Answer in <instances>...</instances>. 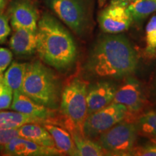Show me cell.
Returning <instances> with one entry per match:
<instances>
[{"mask_svg": "<svg viewBox=\"0 0 156 156\" xmlns=\"http://www.w3.org/2000/svg\"><path fill=\"white\" fill-rule=\"evenodd\" d=\"M137 64V54L129 41L122 35L110 34L98 39L85 67L96 77L122 79L130 77Z\"/></svg>", "mask_w": 156, "mask_h": 156, "instance_id": "cell-1", "label": "cell"}, {"mask_svg": "<svg viewBox=\"0 0 156 156\" xmlns=\"http://www.w3.org/2000/svg\"><path fill=\"white\" fill-rule=\"evenodd\" d=\"M37 34L36 52L43 62L59 71L69 69L75 64L77 57L75 41L49 12L41 15Z\"/></svg>", "mask_w": 156, "mask_h": 156, "instance_id": "cell-2", "label": "cell"}, {"mask_svg": "<svg viewBox=\"0 0 156 156\" xmlns=\"http://www.w3.org/2000/svg\"><path fill=\"white\" fill-rule=\"evenodd\" d=\"M22 93L38 104L57 110L61 100L59 80L41 60L26 63Z\"/></svg>", "mask_w": 156, "mask_h": 156, "instance_id": "cell-3", "label": "cell"}, {"mask_svg": "<svg viewBox=\"0 0 156 156\" xmlns=\"http://www.w3.org/2000/svg\"><path fill=\"white\" fill-rule=\"evenodd\" d=\"M88 85L86 80L78 77L72 78L64 85L59 105L60 113L64 117L63 126L71 125L83 131V124L87 116Z\"/></svg>", "mask_w": 156, "mask_h": 156, "instance_id": "cell-4", "label": "cell"}, {"mask_svg": "<svg viewBox=\"0 0 156 156\" xmlns=\"http://www.w3.org/2000/svg\"><path fill=\"white\" fill-rule=\"evenodd\" d=\"M47 7L78 36L93 26V0H43Z\"/></svg>", "mask_w": 156, "mask_h": 156, "instance_id": "cell-5", "label": "cell"}, {"mask_svg": "<svg viewBox=\"0 0 156 156\" xmlns=\"http://www.w3.org/2000/svg\"><path fill=\"white\" fill-rule=\"evenodd\" d=\"M136 123L122 120L95 140L106 152L113 153H130L137 136Z\"/></svg>", "mask_w": 156, "mask_h": 156, "instance_id": "cell-6", "label": "cell"}, {"mask_svg": "<svg viewBox=\"0 0 156 156\" xmlns=\"http://www.w3.org/2000/svg\"><path fill=\"white\" fill-rule=\"evenodd\" d=\"M128 112V109L124 105L113 102L104 108L87 115L83 124L84 135L95 140L103 132L124 120Z\"/></svg>", "mask_w": 156, "mask_h": 156, "instance_id": "cell-7", "label": "cell"}, {"mask_svg": "<svg viewBox=\"0 0 156 156\" xmlns=\"http://www.w3.org/2000/svg\"><path fill=\"white\" fill-rule=\"evenodd\" d=\"M7 9L13 30L24 28L37 30L41 15L38 0H10Z\"/></svg>", "mask_w": 156, "mask_h": 156, "instance_id": "cell-8", "label": "cell"}, {"mask_svg": "<svg viewBox=\"0 0 156 156\" xmlns=\"http://www.w3.org/2000/svg\"><path fill=\"white\" fill-rule=\"evenodd\" d=\"M98 21L103 32L117 34L129 29L133 20L126 6L111 3L101 12Z\"/></svg>", "mask_w": 156, "mask_h": 156, "instance_id": "cell-9", "label": "cell"}, {"mask_svg": "<svg viewBox=\"0 0 156 156\" xmlns=\"http://www.w3.org/2000/svg\"><path fill=\"white\" fill-rule=\"evenodd\" d=\"M10 108L15 112L46 119L49 121V124L61 126V122L58 121L61 119V117L56 114L57 110L48 108L38 104L22 92L13 93V99Z\"/></svg>", "mask_w": 156, "mask_h": 156, "instance_id": "cell-10", "label": "cell"}, {"mask_svg": "<svg viewBox=\"0 0 156 156\" xmlns=\"http://www.w3.org/2000/svg\"><path fill=\"white\" fill-rule=\"evenodd\" d=\"M116 90V85L110 81L101 80L89 85L87 93V115L113 103Z\"/></svg>", "mask_w": 156, "mask_h": 156, "instance_id": "cell-11", "label": "cell"}, {"mask_svg": "<svg viewBox=\"0 0 156 156\" xmlns=\"http://www.w3.org/2000/svg\"><path fill=\"white\" fill-rule=\"evenodd\" d=\"M1 155L7 156H54L63 155L56 148L44 147L30 140L16 136L5 146Z\"/></svg>", "mask_w": 156, "mask_h": 156, "instance_id": "cell-12", "label": "cell"}, {"mask_svg": "<svg viewBox=\"0 0 156 156\" xmlns=\"http://www.w3.org/2000/svg\"><path fill=\"white\" fill-rule=\"evenodd\" d=\"M113 102L124 105L129 112H139L144 104V95L139 81L132 77L127 78L119 87H117Z\"/></svg>", "mask_w": 156, "mask_h": 156, "instance_id": "cell-13", "label": "cell"}, {"mask_svg": "<svg viewBox=\"0 0 156 156\" xmlns=\"http://www.w3.org/2000/svg\"><path fill=\"white\" fill-rule=\"evenodd\" d=\"M9 39L11 50L18 56H30L36 52L37 30L24 28L15 29Z\"/></svg>", "mask_w": 156, "mask_h": 156, "instance_id": "cell-14", "label": "cell"}, {"mask_svg": "<svg viewBox=\"0 0 156 156\" xmlns=\"http://www.w3.org/2000/svg\"><path fill=\"white\" fill-rule=\"evenodd\" d=\"M53 138L56 147L62 154L69 155H77V150L72 134L64 126L53 124H43Z\"/></svg>", "mask_w": 156, "mask_h": 156, "instance_id": "cell-15", "label": "cell"}, {"mask_svg": "<svg viewBox=\"0 0 156 156\" xmlns=\"http://www.w3.org/2000/svg\"><path fill=\"white\" fill-rule=\"evenodd\" d=\"M17 131L20 137L29 140L44 147L56 148L51 135L43 124L37 123L26 124L17 128Z\"/></svg>", "mask_w": 156, "mask_h": 156, "instance_id": "cell-16", "label": "cell"}, {"mask_svg": "<svg viewBox=\"0 0 156 156\" xmlns=\"http://www.w3.org/2000/svg\"><path fill=\"white\" fill-rule=\"evenodd\" d=\"M71 133L77 150V156H101L105 151L99 144L84 135L83 132L73 126L66 128Z\"/></svg>", "mask_w": 156, "mask_h": 156, "instance_id": "cell-17", "label": "cell"}, {"mask_svg": "<svg viewBox=\"0 0 156 156\" xmlns=\"http://www.w3.org/2000/svg\"><path fill=\"white\" fill-rule=\"evenodd\" d=\"M31 123L44 124L50 122L46 119L18 112H0V127L2 128L17 129L24 124Z\"/></svg>", "mask_w": 156, "mask_h": 156, "instance_id": "cell-18", "label": "cell"}, {"mask_svg": "<svg viewBox=\"0 0 156 156\" xmlns=\"http://www.w3.org/2000/svg\"><path fill=\"white\" fill-rule=\"evenodd\" d=\"M25 67L26 63H18L13 62L4 75L3 79L5 83L10 87L13 93L22 92Z\"/></svg>", "mask_w": 156, "mask_h": 156, "instance_id": "cell-19", "label": "cell"}, {"mask_svg": "<svg viewBox=\"0 0 156 156\" xmlns=\"http://www.w3.org/2000/svg\"><path fill=\"white\" fill-rule=\"evenodd\" d=\"M126 8L132 20L140 21L156 12V0H135Z\"/></svg>", "mask_w": 156, "mask_h": 156, "instance_id": "cell-20", "label": "cell"}, {"mask_svg": "<svg viewBox=\"0 0 156 156\" xmlns=\"http://www.w3.org/2000/svg\"><path fill=\"white\" fill-rule=\"evenodd\" d=\"M138 131L156 140V111H150L138 119Z\"/></svg>", "mask_w": 156, "mask_h": 156, "instance_id": "cell-21", "label": "cell"}, {"mask_svg": "<svg viewBox=\"0 0 156 156\" xmlns=\"http://www.w3.org/2000/svg\"><path fill=\"white\" fill-rule=\"evenodd\" d=\"M146 42L148 51L156 50V15L151 17L146 26Z\"/></svg>", "mask_w": 156, "mask_h": 156, "instance_id": "cell-22", "label": "cell"}, {"mask_svg": "<svg viewBox=\"0 0 156 156\" xmlns=\"http://www.w3.org/2000/svg\"><path fill=\"white\" fill-rule=\"evenodd\" d=\"M13 99V91L5 81L0 84V111L10 108Z\"/></svg>", "mask_w": 156, "mask_h": 156, "instance_id": "cell-23", "label": "cell"}, {"mask_svg": "<svg viewBox=\"0 0 156 156\" xmlns=\"http://www.w3.org/2000/svg\"><path fill=\"white\" fill-rule=\"evenodd\" d=\"M16 136H19L17 129L0 127V154L2 153L5 146Z\"/></svg>", "mask_w": 156, "mask_h": 156, "instance_id": "cell-24", "label": "cell"}, {"mask_svg": "<svg viewBox=\"0 0 156 156\" xmlns=\"http://www.w3.org/2000/svg\"><path fill=\"white\" fill-rule=\"evenodd\" d=\"M9 17L7 12L0 13V44H4L11 33Z\"/></svg>", "mask_w": 156, "mask_h": 156, "instance_id": "cell-25", "label": "cell"}, {"mask_svg": "<svg viewBox=\"0 0 156 156\" xmlns=\"http://www.w3.org/2000/svg\"><path fill=\"white\" fill-rule=\"evenodd\" d=\"M12 61V52L6 48H0V76Z\"/></svg>", "mask_w": 156, "mask_h": 156, "instance_id": "cell-26", "label": "cell"}, {"mask_svg": "<svg viewBox=\"0 0 156 156\" xmlns=\"http://www.w3.org/2000/svg\"><path fill=\"white\" fill-rule=\"evenodd\" d=\"M132 155L140 156H156V143L147 144L134 152Z\"/></svg>", "mask_w": 156, "mask_h": 156, "instance_id": "cell-27", "label": "cell"}, {"mask_svg": "<svg viewBox=\"0 0 156 156\" xmlns=\"http://www.w3.org/2000/svg\"><path fill=\"white\" fill-rule=\"evenodd\" d=\"M134 1H135V0H112L111 2H112V4H117V5H121L126 7Z\"/></svg>", "mask_w": 156, "mask_h": 156, "instance_id": "cell-28", "label": "cell"}, {"mask_svg": "<svg viewBox=\"0 0 156 156\" xmlns=\"http://www.w3.org/2000/svg\"><path fill=\"white\" fill-rule=\"evenodd\" d=\"M10 0H0V13L5 12Z\"/></svg>", "mask_w": 156, "mask_h": 156, "instance_id": "cell-29", "label": "cell"}, {"mask_svg": "<svg viewBox=\"0 0 156 156\" xmlns=\"http://www.w3.org/2000/svg\"><path fill=\"white\" fill-rule=\"evenodd\" d=\"M4 82V79L2 76H0V84H2Z\"/></svg>", "mask_w": 156, "mask_h": 156, "instance_id": "cell-30", "label": "cell"}, {"mask_svg": "<svg viewBox=\"0 0 156 156\" xmlns=\"http://www.w3.org/2000/svg\"><path fill=\"white\" fill-rule=\"evenodd\" d=\"M154 86H155V94H156V79L155 81V84H154Z\"/></svg>", "mask_w": 156, "mask_h": 156, "instance_id": "cell-31", "label": "cell"}]
</instances>
